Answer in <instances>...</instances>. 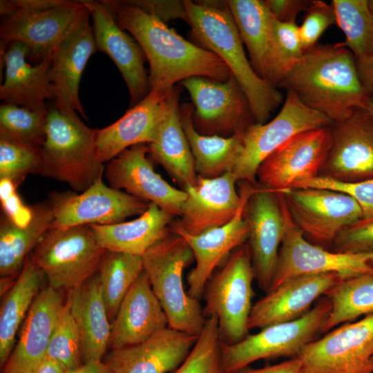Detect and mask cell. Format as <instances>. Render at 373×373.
<instances>
[{
	"instance_id": "1",
	"label": "cell",
	"mask_w": 373,
	"mask_h": 373,
	"mask_svg": "<svg viewBox=\"0 0 373 373\" xmlns=\"http://www.w3.org/2000/svg\"><path fill=\"white\" fill-rule=\"evenodd\" d=\"M101 1L142 49L149 64L151 90L166 91L192 77L219 82L230 77L229 68L218 56L186 41L155 15L128 0Z\"/></svg>"
},
{
	"instance_id": "2",
	"label": "cell",
	"mask_w": 373,
	"mask_h": 373,
	"mask_svg": "<svg viewBox=\"0 0 373 373\" xmlns=\"http://www.w3.org/2000/svg\"><path fill=\"white\" fill-rule=\"evenodd\" d=\"M300 100L339 122L355 109H365L369 96L360 82L356 59L339 43L317 44L305 50L277 85Z\"/></svg>"
},
{
	"instance_id": "3",
	"label": "cell",
	"mask_w": 373,
	"mask_h": 373,
	"mask_svg": "<svg viewBox=\"0 0 373 373\" xmlns=\"http://www.w3.org/2000/svg\"><path fill=\"white\" fill-rule=\"evenodd\" d=\"M212 2L184 1L192 35L225 63L246 95L256 123L265 124L283 102V94L254 70L225 1Z\"/></svg>"
},
{
	"instance_id": "4",
	"label": "cell",
	"mask_w": 373,
	"mask_h": 373,
	"mask_svg": "<svg viewBox=\"0 0 373 373\" xmlns=\"http://www.w3.org/2000/svg\"><path fill=\"white\" fill-rule=\"evenodd\" d=\"M1 46L19 41L34 65L50 60L59 44L89 20L84 1H1Z\"/></svg>"
},
{
	"instance_id": "5",
	"label": "cell",
	"mask_w": 373,
	"mask_h": 373,
	"mask_svg": "<svg viewBox=\"0 0 373 373\" xmlns=\"http://www.w3.org/2000/svg\"><path fill=\"white\" fill-rule=\"evenodd\" d=\"M46 137L41 146V175L83 192L102 178L104 163L96 146V129L87 126L76 111L48 104Z\"/></svg>"
},
{
	"instance_id": "6",
	"label": "cell",
	"mask_w": 373,
	"mask_h": 373,
	"mask_svg": "<svg viewBox=\"0 0 373 373\" xmlns=\"http://www.w3.org/2000/svg\"><path fill=\"white\" fill-rule=\"evenodd\" d=\"M144 270L168 320V327L198 336L206 318L199 300L184 289L183 271L194 260L180 235L170 231L142 256Z\"/></svg>"
},
{
	"instance_id": "7",
	"label": "cell",
	"mask_w": 373,
	"mask_h": 373,
	"mask_svg": "<svg viewBox=\"0 0 373 373\" xmlns=\"http://www.w3.org/2000/svg\"><path fill=\"white\" fill-rule=\"evenodd\" d=\"M255 279L247 244L235 249L208 281L203 296L205 318L215 316L221 343L231 345L249 335Z\"/></svg>"
},
{
	"instance_id": "8",
	"label": "cell",
	"mask_w": 373,
	"mask_h": 373,
	"mask_svg": "<svg viewBox=\"0 0 373 373\" xmlns=\"http://www.w3.org/2000/svg\"><path fill=\"white\" fill-rule=\"evenodd\" d=\"M105 251L88 224L51 228L30 258L43 271L48 286L70 291L97 274Z\"/></svg>"
},
{
	"instance_id": "9",
	"label": "cell",
	"mask_w": 373,
	"mask_h": 373,
	"mask_svg": "<svg viewBox=\"0 0 373 373\" xmlns=\"http://www.w3.org/2000/svg\"><path fill=\"white\" fill-rule=\"evenodd\" d=\"M330 309L329 299L322 296L306 314L296 320L265 327L234 344L221 343L225 371L234 373L259 360L298 356L321 333Z\"/></svg>"
},
{
	"instance_id": "10",
	"label": "cell",
	"mask_w": 373,
	"mask_h": 373,
	"mask_svg": "<svg viewBox=\"0 0 373 373\" xmlns=\"http://www.w3.org/2000/svg\"><path fill=\"white\" fill-rule=\"evenodd\" d=\"M333 122L305 105L287 90L278 115L265 124L253 123L240 135L241 150L231 173L238 181L257 184L256 172L262 162L294 136L313 129L328 127Z\"/></svg>"
},
{
	"instance_id": "11",
	"label": "cell",
	"mask_w": 373,
	"mask_h": 373,
	"mask_svg": "<svg viewBox=\"0 0 373 373\" xmlns=\"http://www.w3.org/2000/svg\"><path fill=\"white\" fill-rule=\"evenodd\" d=\"M180 83L193 102L192 122L199 133L229 137L241 135L256 122L249 102L232 74L225 82L192 77Z\"/></svg>"
},
{
	"instance_id": "12",
	"label": "cell",
	"mask_w": 373,
	"mask_h": 373,
	"mask_svg": "<svg viewBox=\"0 0 373 373\" xmlns=\"http://www.w3.org/2000/svg\"><path fill=\"white\" fill-rule=\"evenodd\" d=\"M296 227L310 242L331 247L345 227L363 218L362 209L350 195L318 188H294L280 192Z\"/></svg>"
},
{
	"instance_id": "13",
	"label": "cell",
	"mask_w": 373,
	"mask_h": 373,
	"mask_svg": "<svg viewBox=\"0 0 373 373\" xmlns=\"http://www.w3.org/2000/svg\"><path fill=\"white\" fill-rule=\"evenodd\" d=\"M300 373H373V315L337 327L297 356Z\"/></svg>"
},
{
	"instance_id": "14",
	"label": "cell",
	"mask_w": 373,
	"mask_h": 373,
	"mask_svg": "<svg viewBox=\"0 0 373 373\" xmlns=\"http://www.w3.org/2000/svg\"><path fill=\"white\" fill-rule=\"evenodd\" d=\"M49 203L54 214L52 228L79 225L111 224L135 215H142L149 202L126 192L108 186L97 180L84 191H52Z\"/></svg>"
},
{
	"instance_id": "15",
	"label": "cell",
	"mask_w": 373,
	"mask_h": 373,
	"mask_svg": "<svg viewBox=\"0 0 373 373\" xmlns=\"http://www.w3.org/2000/svg\"><path fill=\"white\" fill-rule=\"evenodd\" d=\"M285 231L269 291L288 279L302 275L334 273L346 279L373 272L370 254H341L327 250L304 237L292 220L285 202Z\"/></svg>"
},
{
	"instance_id": "16",
	"label": "cell",
	"mask_w": 373,
	"mask_h": 373,
	"mask_svg": "<svg viewBox=\"0 0 373 373\" xmlns=\"http://www.w3.org/2000/svg\"><path fill=\"white\" fill-rule=\"evenodd\" d=\"M332 143L330 126L301 133L260 164L257 186L281 192L319 175Z\"/></svg>"
},
{
	"instance_id": "17",
	"label": "cell",
	"mask_w": 373,
	"mask_h": 373,
	"mask_svg": "<svg viewBox=\"0 0 373 373\" xmlns=\"http://www.w3.org/2000/svg\"><path fill=\"white\" fill-rule=\"evenodd\" d=\"M244 215L249 225L247 245L255 280L267 293L274 280L285 231L282 193L256 185L245 205Z\"/></svg>"
},
{
	"instance_id": "18",
	"label": "cell",
	"mask_w": 373,
	"mask_h": 373,
	"mask_svg": "<svg viewBox=\"0 0 373 373\" xmlns=\"http://www.w3.org/2000/svg\"><path fill=\"white\" fill-rule=\"evenodd\" d=\"M237 182L231 172L215 178L198 176L195 185L183 188L186 198L182 206L180 219L171 226L195 236L228 223L256 186L242 181L238 193Z\"/></svg>"
},
{
	"instance_id": "19",
	"label": "cell",
	"mask_w": 373,
	"mask_h": 373,
	"mask_svg": "<svg viewBox=\"0 0 373 373\" xmlns=\"http://www.w3.org/2000/svg\"><path fill=\"white\" fill-rule=\"evenodd\" d=\"M332 143L319 177L343 183L373 180V117L355 109L330 126Z\"/></svg>"
},
{
	"instance_id": "20",
	"label": "cell",
	"mask_w": 373,
	"mask_h": 373,
	"mask_svg": "<svg viewBox=\"0 0 373 373\" xmlns=\"http://www.w3.org/2000/svg\"><path fill=\"white\" fill-rule=\"evenodd\" d=\"M148 154L147 144H139L111 160L105 171L110 186L124 189L139 199L156 204L174 216H180L186 193L173 187L156 173Z\"/></svg>"
},
{
	"instance_id": "21",
	"label": "cell",
	"mask_w": 373,
	"mask_h": 373,
	"mask_svg": "<svg viewBox=\"0 0 373 373\" xmlns=\"http://www.w3.org/2000/svg\"><path fill=\"white\" fill-rule=\"evenodd\" d=\"M84 3L93 19L97 50L105 52L116 64L128 87L131 108L151 91L144 66L146 56L138 43L118 25L101 1H84Z\"/></svg>"
},
{
	"instance_id": "22",
	"label": "cell",
	"mask_w": 373,
	"mask_h": 373,
	"mask_svg": "<svg viewBox=\"0 0 373 373\" xmlns=\"http://www.w3.org/2000/svg\"><path fill=\"white\" fill-rule=\"evenodd\" d=\"M342 280L339 275L329 273L302 275L285 280L253 305L249 329H260L302 317L316 300Z\"/></svg>"
},
{
	"instance_id": "23",
	"label": "cell",
	"mask_w": 373,
	"mask_h": 373,
	"mask_svg": "<svg viewBox=\"0 0 373 373\" xmlns=\"http://www.w3.org/2000/svg\"><path fill=\"white\" fill-rule=\"evenodd\" d=\"M171 88L151 90L116 122L96 130L97 153L103 163L132 146L154 140L169 111Z\"/></svg>"
},
{
	"instance_id": "24",
	"label": "cell",
	"mask_w": 373,
	"mask_h": 373,
	"mask_svg": "<svg viewBox=\"0 0 373 373\" xmlns=\"http://www.w3.org/2000/svg\"><path fill=\"white\" fill-rule=\"evenodd\" d=\"M198 336L169 327L140 343L112 350L104 363L112 373H168L186 359Z\"/></svg>"
},
{
	"instance_id": "25",
	"label": "cell",
	"mask_w": 373,
	"mask_h": 373,
	"mask_svg": "<svg viewBox=\"0 0 373 373\" xmlns=\"http://www.w3.org/2000/svg\"><path fill=\"white\" fill-rule=\"evenodd\" d=\"M61 291L50 286L39 291L21 325L19 340L3 372H34L46 358L48 344L65 306Z\"/></svg>"
},
{
	"instance_id": "26",
	"label": "cell",
	"mask_w": 373,
	"mask_h": 373,
	"mask_svg": "<svg viewBox=\"0 0 373 373\" xmlns=\"http://www.w3.org/2000/svg\"><path fill=\"white\" fill-rule=\"evenodd\" d=\"M249 196L231 221L200 234L192 236L170 226L171 231L184 238L193 253L195 266L187 277V293L193 298L200 301L216 267L226 260L235 249L248 240L249 225L244 211Z\"/></svg>"
},
{
	"instance_id": "27",
	"label": "cell",
	"mask_w": 373,
	"mask_h": 373,
	"mask_svg": "<svg viewBox=\"0 0 373 373\" xmlns=\"http://www.w3.org/2000/svg\"><path fill=\"white\" fill-rule=\"evenodd\" d=\"M166 327V314L143 269L119 305L110 346L114 350L140 343Z\"/></svg>"
},
{
	"instance_id": "28",
	"label": "cell",
	"mask_w": 373,
	"mask_h": 373,
	"mask_svg": "<svg viewBox=\"0 0 373 373\" xmlns=\"http://www.w3.org/2000/svg\"><path fill=\"white\" fill-rule=\"evenodd\" d=\"M28 52V47L19 41L1 46L6 76L0 98L23 107L45 109L46 102L55 98L50 75L51 59L32 65L27 59Z\"/></svg>"
},
{
	"instance_id": "29",
	"label": "cell",
	"mask_w": 373,
	"mask_h": 373,
	"mask_svg": "<svg viewBox=\"0 0 373 373\" xmlns=\"http://www.w3.org/2000/svg\"><path fill=\"white\" fill-rule=\"evenodd\" d=\"M96 50L93 30L89 20L59 44L50 66L55 96L52 104L57 108L75 111L87 118L79 98V86L87 61Z\"/></svg>"
},
{
	"instance_id": "30",
	"label": "cell",
	"mask_w": 373,
	"mask_h": 373,
	"mask_svg": "<svg viewBox=\"0 0 373 373\" xmlns=\"http://www.w3.org/2000/svg\"><path fill=\"white\" fill-rule=\"evenodd\" d=\"M66 302L79 330L83 363L102 361L110 345L111 325L98 273L70 291Z\"/></svg>"
},
{
	"instance_id": "31",
	"label": "cell",
	"mask_w": 373,
	"mask_h": 373,
	"mask_svg": "<svg viewBox=\"0 0 373 373\" xmlns=\"http://www.w3.org/2000/svg\"><path fill=\"white\" fill-rule=\"evenodd\" d=\"M174 216L149 202L135 220L111 224H89L98 245L105 250L142 256L169 231Z\"/></svg>"
},
{
	"instance_id": "32",
	"label": "cell",
	"mask_w": 373,
	"mask_h": 373,
	"mask_svg": "<svg viewBox=\"0 0 373 373\" xmlns=\"http://www.w3.org/2000/svg\"><path fill=\"white\" fill-rule=\"evenodd\" d=\"M149 155L182 188L195 184L198 175L193 157L180 117L179 91L171 90L169 108L154 140L147 144Z\"/></svg>"
},
{
	"instance_id": "33",
	"label": "cell",
	"mask_w": 373,
	"mask_h": 373,
	"mask_svg": "<svg viewBox=\"0 0 373 373\" xmlns=\"http://www.w3.org/2000/svg\"><path fill=\"white\" fill-rule=\"evenodd\" d=\"M31 209L32 219L25 227L15 224L4 214L1 217V278H15L19 274L28 254L52 227L54 214L48 201L37 203Z\"/></svg>"
},
{
	"instance_id": "34",
	"label": "cell",
	"mask_w": 373,
	"mask_h": 373,
	"mask_svg": "<svg viewBox=\"0 0 373 373\" xmlns=\"http://www.w3.org/2000/svg\"><path fill=\"white\" fill-rule=\"evenodd\" d=\"M225 3L247 48L254 70L259 77L271 83L273 17L264 1L228 0Z\"/></svg>"
},
{
	"instance_id": "35",
	"label": "cell",
	"mask_w": 373,
	"mask_h": 373,
	"mask_svg": "<svg viewBox=\"0 0 373 373\" xmlns=\"http://www.w3.org/2000/svg\"><path fill=\"white\" fill-rule=\"evenodd\" d=\"M193 109L191 104H182L180 117L198 176L215 178L231 173L241 150L240 135L224 137L199 133L192 122Z\"/></svg>"
},
{
	"instance_id": "36",
	"label": "cell",
	"mask_w": 373,
	"mask_h": 373,
	"mask_svg": "<svg viewBox=\"0 0 373 373\" xmlns=\"http://www.w3.org/2000/svg\"><path fill=\"white\" fill-rule=\"evenodd\" d=\"M45 276L28 256L14 285L4 295L0 308V365L11 354L17 333L40 291Z\"/></svg>"
},
{
	"instance_id": "37",
	"label": "cell",
	"mask_w": 373,
	"mask_h": 373,
	"mask_svg": "<svg viewBox=\"0 0 373 373\" xmlns=\"http://www.w3.org/2000/svg\"><path fill=\"white\" fill-rule=\"evenodd\" d=\"M331 309L321 333L362 316L373 315V272L342 280L327 290Z\"/></svg>"
},
{
	"instance_id": "38",
	"label": "cell",
	"mask_w": 373,
	"mask_h": 373,
	"mask_svg": "<svg viewBox=\"0 0 373 373\" xmlns=\"http://www.w3.org/2000/svg\"><path fill=\"white\" fill-rule=\"evenodd\" d=\"M143 269L142 256L106 250L97 273L110 321Z\"/></svg>"
},
{
	"instance_id": "39",
	"label": "cell",
	"mask_w": 373,
	"mask_h": 373,
	"mask_svg": "<svg viewBox=\"0 0 373 373\" xmlns=\"http://www.w3.org/2000/svg\"><path fill=\"white\" fill-rule=\"evenodd\" d=\"M336 25L345 39L339 44L349 49L356 60L373 53V15L368 0H332Z\"/></svg>"
},
{
	"instance_id": "40",
	"label": "cell",
	"mask_w": 373,
	"mask_h": 373,
	"mask_svg": "<svg viewBox=\"0 0 373 373\" xmlns=\"http://www.w3.org/2000/svg\"><path fill=\"white\" fill-rule=\"evenodd\" d=\"M47 115L48 106L45 109H32L3 102L0 106V135L41 147Z\"/></svg>"
},
{
	"instance_id": "41",
	"label": "cell",
	"mask_w": 373,
	"mask_h": 373,
	"mask_svg": "<svg viewBox=\"0 0 373 373\" xmlns=\"http://www.w3.org/2000/svg\"><path fill=\"white\" fill-rule=\"evenodd\" d=\"M172 373H227L223 366L221 340L215 316L206 318L190 353Z\"/></svg>"
},
{
	"instance_id": "42",
	"label": "cell",
	"mask_w": 373,
	"mask_h": 373,
	"mask_svg": "<svg viewBox=\"0 0 373 373\" xmlns=\"http://www.w3.org/2000/svg\"><path fill=\"white\" fill-rule=\"evenodd\" d=\"M41 147L0 135V180L17 187L30 173H40Z\"/></svg>"
},
{
	"instance_id": "43",
	"label": "cell",
	"mask_w": 373,
	"mask_h": 373,
	"mask_svg": "<svg viewBox=\"0 0 373 373\" xmlns=\"http://www.w3.org/2000/svg\"><path fill=\"white\" fill-rule=\"evenodd\" d=\"M303 52L296 23H283L273 17L269 65L270 82L275 87Z\"/></svg>"
},
{
	"instance_id": "44",
	"label": "cell",
	"mask_w": 373,
	"mask_h": 373,
	"mask_svg": "<svg viewBox=\"0 0 373 373\" xmlns=\"http://www.w3.org/2000/svg\"><path fill=\"white\" fill-rule=\"evenodd\" d=\"M46 357L60 363L68 371L82 364L80 336L67 302L50 338Z\"/></svg>"
},
{
	"instance_id": "45",
	"label": "cell",
	"mask_w": 373,
	"mask_h": 373,
	"mask_svg": "<svg viewBox=\"0 0 373 373\" xmlns=\"http://www.w3.org/2000/svg\"><path fill=\"white\" fill-rule=\"evenodd\" d=\"M333 25H336V19L332 3L312 0V4L305 11L301 26H298L304 52L317 44L323 33Z\"/></svg>"
},
{
	"instance_id": "46",
	"label": "cell",
	"mask_w": 373,
	"mask_h": 373,
	"mask_svg": "<svg viewBox=\"0 0 373 373\" xmlns=\"http://www.w3.org/2000/svg\"><path fill=\"white\" fill-rule=\"evenodd\" d=\"M331 251L341 254L373 253V217L361 218L336 236Z\"/></svg>"
},
{
	"instance_id": "47",
	"label": "cell",
	"mask_w": 373,
	"mask_h": 373,
	"mask_svg": "<svg viewBox=\"0 0 373 373\" xmlns=\"http://www.w3.org/2000/svg\"><path fill=\"white\" fill-rule=\"evenodd\" d=\"M296 188L327 189L347 193L360 205L363 218L373 217V180L343 183L318 176L299 184Z\"/></svg>"
},
{
	"instance_id": "48",
	"label": "cell",
	"mask_w": 373,
	"mask_h": 373,
	"mask_svg": "<svg viewBox=\"0 0 373 373\" xmlns=\"http://www.w3.org/2000/svg\"><path fill=\"white\" fill-rule=\"evenodd\" d=\"M16 186L6 179L0 180V200L3 214L20 227L29 224L32 217L30 207H26L16 192Z\"/></svg>"
},
{
	"instance_id": "49",
	"label": "cell",
	"mask_w": 373,
	"mask_h": 373,
	"mask_svg": "<svg viewBox=\"0 0 373 373\" xmlns=\"http://www.w3.org/2000/svg\"><path fill=\"white\" fill-rule=\"evenodd\" d=\"M131 4L152 14L166 23L180 19L187 22L184 1L176 0H128Z\"/></svg>"
},
{
	"instance_id": "50",
	"label": "cell",
	"mask_w": 373,
	"mask_h": 373,
	"mask_svg": "<svg viewBox=\"0 0 373 373\" xmlns=\"http://www.w3.org/2000/svg\"><path fill=\"white\" fill-rule=\"evenodd\" d=\"M265 6L272 17L283 23H296L297 16L306 11L312 0H265Z\"/></svg>"
},
{
	"instance_id": "51",
	"label": "cell",
	"mask_w": 373,
	"mask_h": 373,
	"mask_svg": "<svg viewBox=\"0 0 373 373\" xmlns=\"http://www.w3.org/2000/svg\"><path fill=\"white\" fill-rule=\"evenodd\" d=\"M300 371L301 361L296 356L262 368L254 369L248 366L234 373H300Z\"/></svg>"
},
{
	"instance_id": "52",
	"label": "cell",
	"mask_w": 373,
	"mask_h": 373,
	"mask_svg": "<svg viewBox=\"0 0 373 373\" xmlns=\"http://www.w3.org/2000/svg\"><path fill=\"white\" fill-rule=\"evenodd\" d=\"M356 63L362 86L367 95L373 97V53L365 59L356 60Z\"/></svg>"
},
{
	"instance_id": "53",
	"label": "cell",
	"mask_w": 373,
	"mask_h": 373,
	"mask_svg": "<svg viewBox=\"0 0 373 373\" xmlns=\"http://www.w3.org/2000/svg\"><path fill=\"white\" fill-rule=\"evenodd\" d=\"M67 373H112L109 367L102 361L82 363L79 367L69 370Z\"/></svg>"
},
{
	"instance_id": "54",
	"label": "cell",
	"mask_w": 373,
	"mask_h": 373,
	"mask_svg": "<svg viewBox=\"0 0 373 373\" xmlns=\"http://www.w3.org/2000/svg\"><path fill=\"white\" fill-rule=\"evenodd\" d=\"M68 370L59 362L46 357L37 367L35 373H67Z\"/></svg>"
},
{
	"instance_id": "55",
	"label": "cell",
	"mask_w": 373,
	"mask_h": 373,
	"mask_svg": "<svg viewBox=\"0 0 373 373\" xmlns=\"http://www.w3.org/2000/svg\"><path fill=\"white\" fill-rule=\"evenodd\" d=\"M365 109H366L373 117V97H369Z\"/></svg>"
},
{
	"instance_id": "56",
	"label": "cell",
	"mask_w": 373,
	"mask_h": 373,
	"mask_svg": "<svg viewBox=\"0 0 373 373\" xmlns=\"http://www.w3.org/2000/svg\"><path fill=\"white\" fill-rule=\"evenodd\" d=\"M368 5L370 9V11L372 12L373 15V0H368Z\"/></svg>"
},
{
	"instance_id": "57",
	"label": "cell",
	"mask_w": 373,
	"mask_h": 373,
	"mask_svg": "<svg viewBox=\"0 0 373 373\" xmlns=\"http://www.w3.org/2000/svg\"><path fill=\"white\" fill-rule=\"evenodd\" d=\"M370 263L372 265V267H373V253L370 254Z\"/></svg>"
},
{
	"instance_id": "58",
	"label": "cell",
	"mask_w": 373,
	"mask_h": 373,
	"mask_svg": "<svg viewBox=\"0 0 373 373\" xmlns=\"http://www.w3.org/2000/svg\"><path fill=\"white\" fill-rule=\"evenodd\" d=\"M372 365H373V357H372Z\"/></svg>"
},
{
	"instance_id": "59",
	"label": "cell",
	"mask_w": 373,
	"mask_h": 373,
	"mask_svg": "<svg viewBox=\"0 0 373 373\" xmlns=\"http://www.w3.org/2000/svg\"><path fill=\"white\" fill-rule=\"evenodd\" d=\"M2 373H6V372H2Z\"/></svg>"
},
{
	"instance_id": "60",
	"label": "cell",
	"mask_w": 373,
	"mask_h": 373,
	"mask_svg": "<svg viewBox=\"0 0 373 373\" xmlns=\"http://www.w3.org/2000/svg\"><path fill=\"white\" fill-rule=\"evenodd\" d=\"M31 373H35V372H31Z\"/></svg>"
}]
</instances>
